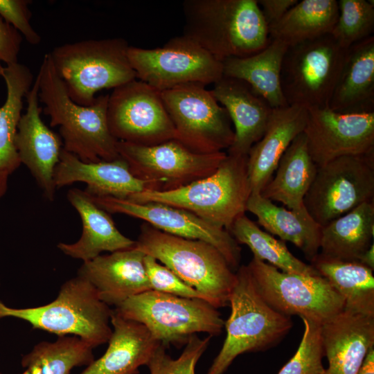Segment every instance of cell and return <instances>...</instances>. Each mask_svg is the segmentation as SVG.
Masks as SVG:
<instances>
[{
    "label": "cell",
    "instance_id": "1",
    "mask_svg": "<svg viewBox=\"0 0 374 374\" xmlns=\"http://www.w3.org/2000/svg\"><path fill=\"white\" fill-rule=\"evenodd\" d=\"M183 35L215 59L244 57L269 42L257 0H185Z\"/></svg>",
    "mask_w": 374,
    "mask_h": 374
},
{
    "label": "cell",
    "instance_id": "2",
    "mask_svg": "<svg viewBox=\"0 0 374 374\" xmlns=\"http://www.w3.org/2000/svg\"><path fill=\"white\" fill-rule=\"evenodd\" d=\"M37 76L44 114L50 117L51 127L59 126L64 150L86 163L120 157L118 141L107 123L108 94L96 97L89 106L75 103L57 74L48 53L44 55Z\"/></svg>",
    "mask_w": 374,
    "mask_h": 374
},
{
    "label": "cell",
    "instance_id": "3",
    "mask_svg": "<svg viewBox=\"0 0 374 374\" xmlns=\"http://www.w3.org/2000/svg\"><path fill=\"white\" fill-rule=\"evenodd\" d=\"M134 247L169 268L215 308L229 305L236 274L212 244L168 234L145 222Z\"/></svg>",
    "mask_w": 374,
    "mask_h": 374
},
{
    "label": "cell",
    "instance_id": "4",
    "mask_svg": "<svg viewBox=\"0 0 374 374\" xmlns=\"http://www.w3.org/2000/svg\"><path fill=\"white\" fill-rule=\"evenodd\" d=\"M251 194L247 155L226 157L211 175L181 188L157 191L145 190L130 197L136 203L159 202L183 208L226 230L244 214Z\"/></svg>",
    "mask_w": 374,
    "mask_h": 374
},
{
    "label": "cell",
    "instance_id": "5",
    "mask_svg": "<svg viewBox=\"0 0 374 374\" xmlns=\"http://www.w3.org/2000/svg\"><path fill=\"white\" fill-rule=\"evenodd\" d=\"M235 274L231 314L224 326L226 336L206 374H224L238 355L276 346L293 327L290 317L274 310L261 296L247 265L240 266Z\"/></svg>",
    "mask_w": 374,
    "mask_h": 374
},
{
    "label": "cell",
    "instance_id": "6",
    "mask_svg": "<svg viewBox=\"0 0 374 374\" xmlns=\"http://www.w3.org/2000/svg\"><path fill=\"white\" fill-rule=\"evenodd\" d=\"M121 37L87 39L56 46L49 53L55 70L75 103L89 106L96 93L136 79Z\"/></svg>",
    "mask_w": 374,
    "mask_h": 374
},
{
    "label": "cell",
    "instance_id": "7",
    "mask_svg": "<svg viewBox=\"0 0 374 374\" xmlns=\"http://www.w3.org/2000/svg\"><path fill=\"white\" fill-rule=\"evenodd\" d=\"M112 312L92 285L78 276L64 283L55 299L42 306L12 308L0 301V319L15 317L59 337L76 336L93 348L111 337Z\"/></svg>",
    "mask_w": 374,
    "mask_h": 374
},
{
    "label": "cell",
    "instance_id": "8",
    "mask_svg": "<svg viewBox=\"0 0 374 374\" xmlns=\"http://www.w3.org/2000/svg\"><path fill=\"white\" fill-rule=\"evenodd\" d=\"M113 310L144 325L166 348L186 345L197 333L219 335L224 326L221 314L207 301L153 290L132 296Z\"/></svg>",
    "mask_w": 374,
    "mask_h": 374
},
{
    "label": "cell",
    "instance_id": "9",
    "mask_svg": "<svg viewBox=\"0 0 374 374\" xmlns=\"http://www.w3.org/2000/svg\"><path fill=\"white\" fill-rule=\"evenodd\" d=\"M346 53L330 34L288 46L280 71L287 104L329 107Z\"/></svg>",
    "mask_w": 374,
    "mask_h": 374
},
{
    "label": "cell",
    "instance_id": "10",
    "mask_svg": "<svg viewBox=\"0 0 374 374\" xmlns=\"http://www.w3.org/2000/svg\"><path fill=\"white\" fill-rule=\"evenodd\" d=\"M247 267L263 299L283 315L323 325L344 310L343 298L320 275L285 272L255 258Z\"/></svg>",
    "mask_w": 374,
    "mask_h": 374
},
{
    "label": "cell",
    "instance_id": "11",
    "mask_svg": "<svg viewBox=\"0 0 374 374\" xmlns=\"http://www.w3.org/2000/svg\"><path fill=\"white\" fill-rule=\"evenodd\" d=\"M206 86L186 84L161 91L176 140L193 152L212 154L229 149L234 139L231 121Z\"/></svg>",
    "mask_w": 374,
    "mask_h": 374
},
{
    "label": "cell",
    "instance_id": "12",
    "mask_svg": "<svg viewBox=\"0 0 374 374\" xmlns=\"http://www.w3.org/2000/svg\"><path fill=\"white\" fill-rule=\"evenodd\" d=\"M374 199V152L346 156L319 167L303 204L321 226Z\"/></svg>",
    "mask_w": 374,
    "mask_h": 374
},
{
    "label": "cell",
    "instance_id": "13",
    "mask_svg": "<svg viewBox=\"0 0 374 374\" xmlns=\"http://www.w3.org/2000/svg\"><path fill=\"white\" fill-rule=\"evenodd\" d=\"M127 55L136 79L159 91L186 84L206 86L224 75L222 62L184 35L153 49L130 46Z\"/></svg>",
    "mask_w": 374,
    "mask_h": 374
},
{
    "label": "cell",
    "instance_id": "14",
    "mask_svg": "<svg viewBox=\"0 0 374 374\" xmlns=\"http://www.w3.org/2000/svg\"><path fill=\"white\" fill-rule=\"evenodd\" d=\"M116 148L131 172L148 183L149 190L157 191L177 189L209 176L226 157L224 151L193 152L176 139L153 145L118 141Z\"/></svg>",
    "mask_w": 374,
    "mask_h": 374
},
{
    "label": "cell",
    "instance_id": "15",
    "mask_svg": "<svg viewBox=\"0 0 374 374\" xmlns=\"http://www.w3.org/2000/svg\"><path fill=\"white\" fill-rule=\"evenodd\" d=\"M107 118L117 141L153 145L176 139L161 91L137 79L114 89Z\"/></svg>",
    "mask_w": 374,
    "mask_h": 374
},
{
    "label": "cell",
    "instance_id": "16",
    "mask_svg": "<svg viewBox=\"0 0 374 374\" xmlns=\"http://www.w3.org/2000/svg\"><path fill=\"white\" fill-rule=\"evenodd\" d=\"M91 197L109 213L127 215L166 233L208 242L223 255L235 271L240 267L241 248L229 232L190 211L159 202L136 203L111 197Z\"/></svg>",
    "mask_w": 374,
    "mask_h": 374
},
{
    "label": "cell",
    "instance_id": "17",
    "mask_svg": "<svg viewBox=\"0 0 374 374\" xmlns=\"http://www.w3.org/2000/svg\"><path fill=\"white\" fill-rule=\"evenodd\" d=\"M303 133L318 168L339 157L368 154L374 152V111L341 113L329 107L308 108Z\"/></svg>",
    "mask_w": 374,
    "mask_h": 374
},
{
    "label": "cell",
    "instance_id": "18",
    "mask_svg": "<svg viewBox=\"0 0 374 374\" xmlns=\"http://www.w3.org/2000/svg\"><path fill=\"white\" fill-rule=\"evenodd\" d=\"M26 98V110L18 123L15 147L21 163L28 168L45 197L52 202L56 190L54 172L63 149L62 140L41 118L37 76Z\"/></svg>",
    "mask_w": 374,
    "mask_h": 374
},
{
    "label": "cell",
    "instance_id": "19",
    "mask_svg": "<svg viewBox=\"0 0 374 374\" xmlns=\"http://www.w3.org/2000/svg\"><path fill=\"white\" fill-rule=\"evenodd\" d=\"M135 247L99 255L83 262L78 275L88 280L99 299L108 306H118L127 299L150 290L144 258Z\"/></svg>",
    "mask_w": 374,
    "mask_h": 374
},
{
    "label": "cell",
    "instance_id": "20",
    "mask_svg": "<svg viewBox=\"0 0 374 374\" xmlns=\"http://www.w3.org/2000/svg\"><path fill=\"white\" fill-rule=\"evenodd\" d=\"M75 182L85 183L84 191L91 196L123 199L150 189L149 184L136 177L121 157L86 163L62 149L54 172L56 189Z\"/></svg>",
    "mask_w": 374,
    "mask_h": 374
},
{
    "label": "cell",
    "instance_id": "21",
    "mask_svg": "<svg viewBox=\"0 0 374 374\" xmlns=\"http://www.w3.org/2000/svg\"><path fill=\"white\" fill-rule=\"evenodd\" d=\"M211 91L234 126V139L226 153L247 155L262 137L274 109L240 79L223 75Z\"/></svg>",
    "mask_w": 374,
    "mask_h": 374
},
{
    "label": "cell",
    "instance_id": "22",
    "mask_svg": "<svg viewBox=\"0 0 374 374\" xmlns=\"http://www.w3.org/2000/svg\"><path fill=\"white\" fill-rule=\"evenodd\" d=\"M328 367L322 374H357L374 347V317L344 310L321 326Z\"/></svg>",
    "mask_w": 374,
    "mask_h": 374
},
{
    "label": "cell",
    "instance_id": "23",
    "mask_svg": "<svg viewBox=\"0 0 374 374\" xmlns=\"http://www.w3.org/2000/svg\"><path fill=\"white\" fill-rule=\"evenodd\" d=\"M308 109L287 105L274 109L262 137L247 154V172L251 193H260L269 182L282 156L293 140L303 132Z\"/></svg>",
    "mask_w": 374,
    "mask_h": 374
},
{
    "label": "cell",
    "instance_id": "24",
    "mask_svg": "<svg viewBox=\"0 0 374 374\" xmlns=\"http://www.w3.org/2000/svg\"><path fill=\"white\" fill-rule=\"evenodd\" d=\"M110 322L112 332L105 353L80 374H138L161 345L144 325L114 310Z\"/></svg>",
    "mask_w": 374,
    "mask_h": 374
},
{
    "label": "cell",
    "instance_id": "25",
    "mask_svg": "<svg viewBox=\"0 0 374 374\" xmlns=\"http://www.w3.org/2000/svg\"><path fill=\"white\" fill-rule=\"evenodd\" d=\"M66 197L81 218L82 233L74 243L57 244L63 253L86 262L103 251L111 253L134 247L135 241L121 233L109 213L98 206L85 191L71 188Z\"/></svg>",
    "mask_w": 374,
    "mask_h": 374
},
{
    "label": "cell",
    "instance_id": "26",
    "mask_svg": "<svg viewBox=\"0 0 374 374\" xmlns=\"http://www.w3.org/2000/svg\"><path fill=\"white\" fill-rule=\"evenodd\" d=\"M341 113L374 111V37L347 49L344 65L329 103Z\"/></svg>",
    "mask_w": 374,
    "mask_h": 374
},
{
    "label": "cell",
    "instance_id": "27",
    "mask_svg": "<svg viewBox=\"0 0 374 374\" xmlns=\"http://www.w3.org/2000/svg\"><path fill=\"white\" fill-rule=\"evenodd\" d=\"M246 211L256 215L258 224L269 233L294 244L310 262L319 254L322 226L305 208L300 211L286 209L259 193H251Z\"/></svg>",
    "mask_w": 374,
    "mask_h": 374
},
{
    "label": "cell",
    "instance_id": "28",
    "mask_svg": "<svg viewBox=\"0 0 374 374\" xmlns=\"http://www.w3.org/2000/svg\"><path fill=\"white\" fill-rule=\"evenodd\" d=\"M287 47L285 42L270 38L268 44L256 53L223 60L224 76L244 81L273 109L286 107L280 71Z\"/></svg>",
    "mask_w": 374,
    "mask_h": 374
},
{
    "label": "cell",
    "instance_id": "29",
    "mask_svg": "<svg viewBox=\"0 0 374 374\" xmlns=\"http://www.w3.org/2000/svg\"><path fill=\"white\" fill-rule=\"evenodd\" d=\"M318 167L310 155L303 133L291 143L271 178L260 193L271 202H278L288 209L300 211L305 207L304 197L310 188Z\"/></svg>",
    "mask_w": 374,
    "mask_h": 374
},
{
    "label": "cell",
    "instance_id": "30",
    "mask_svg": "<svg viewBox=\"0 0 374 374\" xmlns=\"http://www.w3.org/2000/svg\"><path fill=\"white\" fill-rule=\"evenodd\" d=\"M374 202H365L321 229V256L335 260L359 261L373 243Z\"/></svg>",
    "mask_w": 374,
    "mask_h": 374
},
{
    "label": "cell",
    "instance_id": "31",
    "mask_svg": "<svg viewBox=\"0 0 374 374\" xmlns=\"http://www.w3.org/2000/svg\"><path fill=\"white\" fill-rule=\"evenodd\" d=\"M311 265L344 301V310L374 317L373 270L359 261H344L318 254Z\"/></svg>",
    "mask_w": 374,
    "mask_h": 374
},
{
    "label": "cell",
    "instance_id": "32",
    "mask_svg": "<svg viewBox=\"0 0 374 374\" xmlns=\"http://www.w3.org/2000/svg\"><path fill=\"white\" fill-rule=\"evenodd\" d=\"M6 98L0 107V171L12 174L21 164L15 147L23 99L33 84L31 70L21 63L2 67Z\"/></svg>",
    "mask_w": 374,
    "mask_h": 374
},
{
    "label": "cell",
    "instance_id": "33",
    "mask_svg": "<svg viewBox=\"0 0 374 374\" xmlns=\"http://www.w3.org/2000/svg\"><path fill=\"white\" fill-rule=\"evenodd\" d=\"M336 0H302L269 28L271 39L288 46L330 34L338 17Z\"/></svg>",
    "mask_w": 374,
    "mask_h": 374
},
{
    "label": "cell",
    "instance_id": "34",
    "mask_svg": "<svg viewBox=\"0 0 374 374\" xmlns=\"http://www.w3.org/2000/svg\"><path fill=\"white\" fill-rule=\"evenodd\" d=\"M93 349L80 338L60 336L55 341H42L21 359V374H69L71 370L93 360Z\"/></svg>",
    "mask_w": 374,
    "mask_h": 374
},
{
    "label": "cell",
    "instance_id": "35",
    "mask_svg": "<svg viewBox=\"0 0 374 374\" xmlns=\"http://www.w3.org/2000/svg\"><path fill=\"white\" fill-rule=\"evenodd\" d=\"M228 231L239 244H245L251 249L253 258L280 271L304 276L319 275L311 265L294 256L284 241L262 231L244 214L234 220Z\"/></svg>",
    "mask_w": 374,
    "mask_h": 374
},
{
    "label": "cell",
    "instance_id": "36",
    "mask_svg": "<svg viewBox=\"0 0 374 374\" xmlns=\"http://www.w3.org/2000/svg\"><path fill=\"white\" fill-rule=\"evenodd\" d=\"M339 15L330 33L345 49L371 36L374 31V6L366 0H339Z\"/></svg>",
    "mask_w": 374,
    "mask_h": 374
},
{
    "label": "cell",
    "instance_id": "37",
    "mask_svg": "<svg viewBox=\"0 0 374 374\" xmlns=\"http://www.w3.org/2000/svg\"><path fill=\"white\" fill-rule=\"evenodd\" d=\"M301 319L304 330L300 344L278 374H322L324 372L321 325L305 318Z\"/></svg>",
    "mask_w": 374,
    "mask_h": 374
},
{
    "label": "cell",
    "instance_id": "38",
    "mask_svg": "<svg viewBox=\"0 0 374 374\" xmlns=\"http://www.w3.org/2000/svg\"><path fill=\"white\" fill-rule=\"evenodd\" d=\"M211 336L201 339L193 335L185 345V348L177 359L172 358L161 344L154 353L147 364L150 374H195V366L207 348Z\"/></svg>",
    "mask_w": 374,
    "mask_h": 374
},
{
    "label": "cell",
    "instance_id": "39",
    "mask_svg": "<svg viewBox=\"0 0 374 374\" xmlns=\"http://www.w3.org/2000/svg\"><path fill=\"white\" fill-rule=\"evenodd\" d=\"M144 265L152 290L181 297L206 301L202 294L153 257L145 255Z\"/></svg>",
    "mask_w": 374,
    "mask_h": 374
},
{
    "label": "cell",
    "instance_id": "40",
    "mask_svg": "<svg viewBox=\"0 0 374 374\" xmlns=\"http://www.w3.org/2000/svg\"><path fill=\"white\" fill-rule=\"evenodd\" d=\"M28 0H0V16L15 28L32 45L41 42L42 37L30 23Z\"/></svg>",
    "mask_w": 374,
    "mask_h": 374
},
{
    "label": "cell",
    "instance_id": "41",
    "mask_svg": "<svg viewBox=\"0 0 374 374\" xmlns=\"http://www.w3.org/2000/svg\"><path fill=\"white\" fill-rule=\"evenodd\" d=\"M23 37L0 16V63L6 66L18 62Z\"/></svg>",
    "mask_w": 374,
    "mask_h": 374
},
{
    "label": "cell",
    "instance_id": "42",
    "mask_svg": "<svg viewBox=\"0 0 374 374\" xmlns=\"http://www.w3.org/2000/svg\"><path fill=\"white\" fill-rule=\"evenodd\" d=\"M264 19L269 28L277 23L299 0H257Z\"/></svg>",
    "mask_w": 374,
    "mask_h": 374
},
{
    "label": "cell",
    "instance_id": "43",
    "mask_svg": "<svg viewBox=\"0 0 374 374\" xmlns=\"http://www.w3.org/2000/svg\"><path fill=\"white\" fill-rule=\"evenodd\" d=\"M357 374H374V347L370 348Z\"/></svg>",
    "mask_w": 374,
    "mask_h": 374
},
{
    "label": "cell",
    "instance_id": "44",
    "mask_svg": "<svg viewBox=\"0 0 374 374\" xmlns=\"http://www.w3.org/2000/svg\"><path fill=\"white\" fill-rule=\"evenodd\" d=\"M371 269H374V244L373 243L362 256L359 261Z\"/></svg>",
    "mask_w": 374,
    "mask_h": 374
},
{
    "label": "cell",
    "instance_id": "45",
    "mask_svg": "<svg viewBox=\"0 0 374 374\" xmlns=\"http://www.w3.org/2000/svg\"><path fill=\"white\" fill-rule=\"evenodd\" d=\"M9 175L8 172L0 171V199L3 196L8 188Z\"/></svg>",
    "mask_w": 374,
    "mask_h": 374
},
{
    "label": "cell",
    "instance_id": "46",
    "mask_svg": "<svg viewBox=\"0 0 374 374\" xmlns=\"http://www.w3.org/2000/svg\"><path fill=\"white\" fill-rule=\"evenodd\" d=\"M1 64V63H0ZM2 67L1 65L0 64V78L1 77V73H2Z\"/></svg>",
    "mask_w": 374,
    "mask_h": 374
},
{
    "label": "cell",
    "instance_id": "47",
    "mask_svg": "<svg viewBox=\"0 0 374 374\" xmlns=\"http://www.w3.org/2000/svg\"><path fill=\"white\" fill-rule=\"evenodd\" d=\"M0 374H1V373H0Z\"/></svg>",
    "mask_w": 374,
    "mask_h": 374
}]
</instances>
